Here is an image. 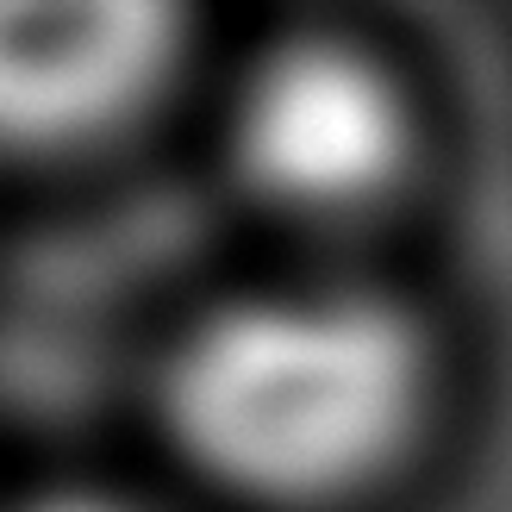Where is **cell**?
I'll list each match as a JSON object with an SVG mask.
<instances>
[{
  "label": "cell",
  "mask_w": 512,
  "mask_h": 512,
  "mask_svg": "<svg viewBox=\"0 0 512 512\" xmlns=\"http://www.w3.org/2000/svg\"><path fill=\"white\" fill-rule=\"evenodd\" d=\"M175 50L169 7H0V150L57 157L119 132Z\"/></svg>",
  "instance_id": "obj_3"
},
{
  "label": "cell",
  "mask_w": 512,
  "mask_h": 512,
  "mask_svg": "<svg viewBox=\"0 0 512 512\" xmlns=\"http://www.w3.org/2000/svg\"><path fill=\"white\" fill-rule=\"evenodd\" d=\"M19 512H144V506L119 500V494H94V488H63V494H38V500H25Z\"/></svg>",
  "instance_id": "obj_4"
},
{
  "label": "cell",
  "mask_w": 512,
  "mask_h": 512,
  "mask_svg": "<svg viewBox=\"0 0 512 512\" xmlns=\"http://www.w3.org/2000/svg\"><path fill=\"white\" fill-rule=\"evenodd\" d=\"M413 113L394 75L338 38H281L232 94V163L294 219H356L394 194Z\"/></svg>",
  "instance_id": "obj_2"
},
{
  "label": "cell",
  "mask_w": 512,
  "mask_h": 512,
  "mask_svg": "<svg viewBox=\"0 0 512 512\" xmlns=\"http://www.w3.org/2000/svg\"><path fill=\"white\" fill-rule=\"evenodd\" d=\"M431 350L406 306L350 281L232 294L169 350L163 425L182 463L250 506H325L413 444Z\"/></svg>",
  "instance_id": "obj_1"
}]
</instances>
